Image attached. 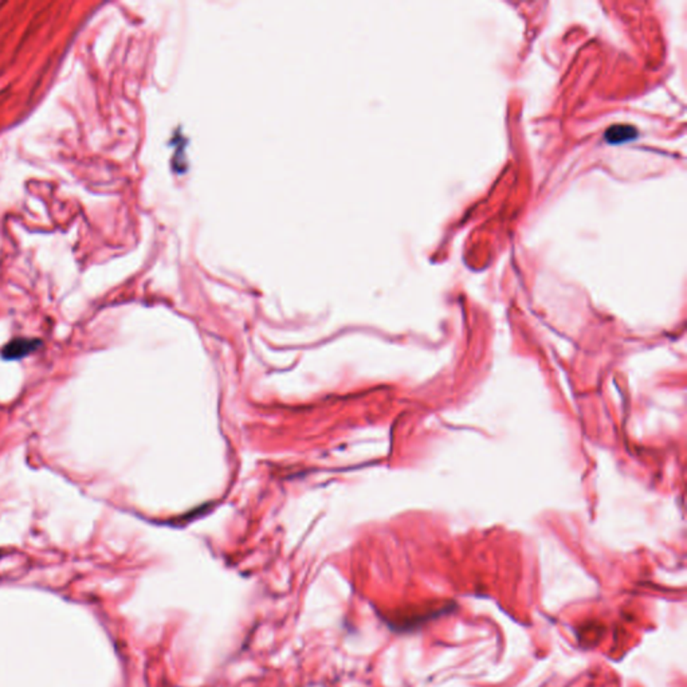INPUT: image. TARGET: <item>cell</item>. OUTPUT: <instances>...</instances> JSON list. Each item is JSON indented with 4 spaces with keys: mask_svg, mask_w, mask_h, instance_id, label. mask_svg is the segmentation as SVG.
Listing matches in <instances>:
<instances>
[{
    "mask_svg": "<svg viewBox=\"0 0 687 687\" xmlns=\"http://www.w3.org/2000/svg\"><path fill=\"white\" fill-rule=\"evenodd\" d=\"M42 345L41 340L35 339H14L1 349V358L4 360H20L27 358Z\"/></svg>",
    "mask_w": 687,
    "mask_h": 687,
    "instance_id": "6da1fadb",
    "label": "cell"
},
{
    "mask_svg": "<svg viewBox=\"0 0 687 687\" xmlns=\"http://www.w3.org/2000/svg\"><path fill=\"white\" fill-rule=\"evenodd\" d=\"M636 137H638L636 128H634L631 125H626V124L613 125L604 133V138L608 144L629 143V141H634Z\"/></svg>",
    "mask_w": 687,
    "mask_h": 687,
    "instance_id": "7a4b0ae2",
    "label": "cell"
}]
</instances>
